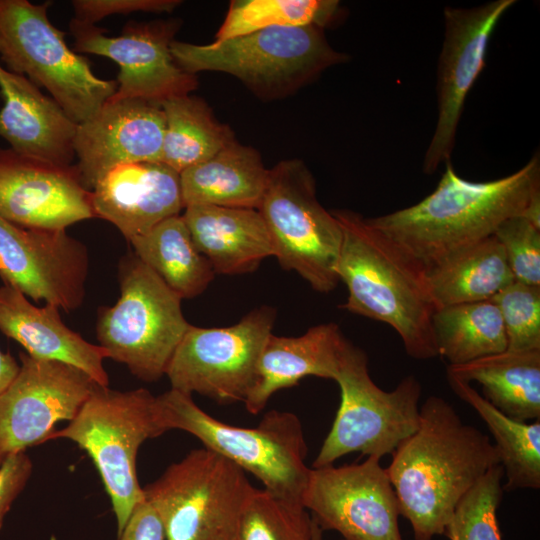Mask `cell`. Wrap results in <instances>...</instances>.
Wrapping results in <instances>:
<instances>
[{
    "label": "cell",
    "mask_w": 540,
    "mask_h": 540,
    "mask_svg": "<svg viewBox=\"0 0 540 540\" xmlns=\"http://www.w3.org/2000/svg\"><path fill=\"white\" fill-rule=\"evenodd\" d=\"M160 104L165 117L160 162L179 174L236 141L231 128L220 123L198 97L173 96Z\"/></svg>",
    "instance_id": "f546056e"
},
{
    "label": "cell",
    "mask_w": 540,
    "mask_h": 540,
    "mask_svg": "<svg viewBox=\"0 0 540 540\" xmlns=\"http://www.w3.org/2000/svg\"><path fill=\"white\" fill-rule=\"evenodd\" d=\"M118 280V301L98 310V345L137 378L155 382L190 326L182 299L133 252L120 260Z\"/></svg>",
    "instance_id": "52a82bcc"
},
{
    "label": "cell",
    "mask_w": 540,
    "mask_h": 540,
    "mask_svg": "<svg viewBox=\"0 0 540 540\" xmlns=\"http://www.w3.org/2000/svg\"><path fill=\"white\" fill-rule=\"evenodd\" d=\"M446 373L467 383H479L482 396L513 420L540 419V350H505L448 365Z\"/></svg>",
    "instance_id": "4316f807"
},
{
    "label": "cell",
    "mask_w": 540,
    "mask_h": 540,
    "mask_svg": "<svg viewBox=\"0 0 540 540\" xmlns=\"http://www.w3.org/2000/svg\"><path fill=\"white\" fill-rule=\"evenodd\" d=\"M32 468L25 451L11 454L0 463V530L14 501L28 483Z\"/></svg>",
    "instance_id": "74e56055"
},
{
    "label": "cell",
    "mask_w": 540,
    "mask_h": 540,
    "mask_svg": "<svg viewBox=\"0 0 540 540\" xmlns=\"http://www.w3.org/2000/svg\"><path fill=\"white\" fill-rule=\"evenodd\" d=\"M455 395L470 405L490 430L506 478L503 491L540 488V420L520 422L491 405L470 383L446 373Z\"/></svg>",
    "instance_id": "f1b7e54d"
},
{
    "label": "cell",
    "mask_w": 540,
    "mask_h": 540,
    "mask_svg": "<svg viewBox=\"0 0 540 540\" xmlns=\"http://www.w3.org/2000/svg\"><path fill=\"white\" fill-rule=\"evenodd\" d=\"M0 136L13 151L60 167L73 166L78 124L23 75L0 63Z\"/></svg>",
    "instance_id": "44dd1931"
},
{
    "label": "cell",
    "mask_w": 540,
    "mask_h": 540,
    "mask_svg": "<svg viewBox=\"0 0 540 540\" xmlns=\"http://www.w3.org/2000/svg\"><path fill=\"white\" fill-rule=\"evenodd\" d=\"M86 246L66 229L18 226L0 216V278L27 298L71 312L85 298Z\"/></svg>",
    "instance_id": "2e32d148"
},
{
    "label": "cell",
    "mask_w": 540,
    "mask_h": 540,
    "mask_svg": "<svg viewBox=\"0 0 540 540\" xmlns=\"http://www.w3.org/2000/svg\"><path fill=\"white\" fill-rule=\"evenodd\" d=\"M490 301L501 314L507 350H540V286L514 280Z\"/></svg>",
    "instance_id": "e575fe53"
},
{
    "label": "cell",
    "mask_w": 540,
    "mask_h": 540,
    "mask_svg": "<svg viewBox=\"0 0 540 540\" xmlns=\"http://www.w3.org/2000/svg\"><path fill=\"white\" fill-rule=\"evenodd\" d=\"M59 308L51 304L33 305L16 288L0 287V331L18 342L33 358L59 361L79 368L100 386H109L104 369L106 351L85 340L61 319Z\"/></svg>",
    "instance_id": "7402d4cb"
},
{
    "label": "cell",
    "mask_w": 540,
    "mask_h": 540,
    "mask_svg": "<svg viewBox=\"0 0 540 540\" xmlns=\"http://www.w3.org/2000/svg\"><path fill=\"white\" fill-rule=\"evenodd\" d=\"M498 464L486 434L464 423L444 398L429 396L418 429L396 447L386 468L414 540L443 535L460 500Z\"/></svg>",
    "instance_id": "7a4b0ae2"
},
{
    "label": "cell",
    "mask_w": 540,
    "mask_h": 540,
    "mask_svg": "<svg viewBox=\"0 0 540 540\" xmlns=\"http://www.w3.org/2000/svg\"><path fill=\"white\" fill-rule=\"evenodd\" d=\"M170 49L187 73L230 74L264 100L293 94L325 69L348 60L315 26L267 28L203 45L174 40Z\"/></svg>",
    "instance_id": "277c9868"
},
{
    "label": "cell",
    "mask_w": 540,
    "mask_h": 540,
    "mask_svg": "<svg viewBox=\"0 0 540 540\" xmlns=\"http://www.w3.org/2000/svg\"><path fill=\"white\" fill-rule=\"evenodd\" d=\"M332 214L343 235L336 272L348 297L341 308L393 328L411 358L438 357L432 323L437 308L424 272L361 214Z\"/></svg>",
    "instance_id": "3957f363"
},
{
    "label": "cell",
    "mask_w": 540,
    "mask_h": 540,
    "mask_svg": "<svg viewBox=\"0 0 540 540\" xmlns=\"http://www.w3.org/2000/svg\"><path fill=\"white\" fill-rule=\"evenodd\" d=\"M433 330L438 356L460 365L507 350L498 307L490 300L437 308Z\"/></svg>",
    "instance_id": "4dcf8cb0"
},
{
    "label": "cell",
    "mask_w": 540,
    "mask_h": 540,
    "mask_svg": "<svg viewBox=\"0 0 540 540\" xmlns=\"http://www.w3.org/2000/svg\"><path fill=\"white\" fill-rule=\"evenodd\" d=\"M268 178L259 152L235 141L180 173L184 208L213 205L258 210Z\"/></svg>",
    "instance_id": "d4e9b609"
},
{
    "label": "cell",
    "mask_w": 540,
    "mask_h": 540,
    "mask_svg": "<svg viewBox=\"0 0 540 540\" xmlns=\"http://www.w3.org/2000/svg\"><path fill=\"white\" fill-rule=\"evenodd\" d=\"M342 540H345V539H342Z\"/></svg>",
    "instance_id": "b9f144b4"
},
{
    "label": "cell",
    "mask_w": 540,
    "mask_h": 540,
    "mask_svg": "<svg viewBox=\"0 0 540 540\" xmlns=\"http://www.w3.org/2000/svg\"><path fill=\"white\" fill-rule=\"evenodd\" d=\"M20 368L0 393V463L43 444L63 420L71 421L97 384L72 365L19 352Z\"/></svg>",
    "instance_id": "5bb4252c"
},
{
    "label": "cell",
    "mask_w": 540,
    "mask_h": 540,
    "mask_svg": "<svg viewBox=\"0 0 540 540\" xmlns=\"http://www.w3.org/2000/svg\"><path fill=\"white\" fill-rule=\"evenodd\" d=\"M164 132L160 103L110 98L77 126L75 167L83 187L91 191L106 172L121 164L160 162Z\"/></svg>",
    "instance_id": "d6986e66"
},
{
    "label": "cell",
    "mask_w": 540,
    "mask_h": 540,
    "mask_svg": "<svg viewBox=\"0 0 540 540\" xmlns=\"http://www.w3.org/2000/svg\"><path fill=\"white\" fill-rule=\"evenodd\" d=\"M133 253L181 299L203 293L215 272L196 247L182 214L129 241Z\"/></svg>",
    "instance_id": "83f0119b"
},
{
    "label": "cell",
    "mask_w": 540,
    "mask_h": 540,
    "mask_svg": "<svg viewBox=\"0 0 540 540\" xmlns=\"http://www.w3.org/2000/svg\"><path fill=\"white\" fill-rule=\"evenodd\" d=\"M117 540H165V532L159 515L144 500L131 514Z\"/></svg>",
    "instance_id": "f35d334b"
},
{
    "label": "cell",
    "mask_w": 540,
    "mask_h": 540,
    "mask_svg": "<svg viewBox=\"0 0 540 540\" xmlns=\"http://www.w3.org/2000/svg\"><path fill=\"white\" fill-rule=\"evenodd\" d=\"M182 214L191 237L215 274L255 271L274 256L266 224L256 209L192 205Z\"/></svg>",
    "instance_id": "cb8c5ba5"
},
{
    "label": "cell",
    "mask_w": 540,
    "mask_h": 540,
    "mask_svg": "<svg viewBox=\"0 0 540 540\" xmlns=\"http://www.w3.org/2000/svg\"><path fill=\"white\" fill-rule=\"evenodd\" d=\"M334 381L340 405L313 468L352 452L381 459L418 429L421 384L414 375L391 391L381 389L370 376L366 353L347 340Z\"/></svg>",
    "instance_id": "8fae6325"
},
{
    "label": "cell",
    "mask_w": 540,
    "mask_h": 540,
    "mask_svg": "<svg viewBox=\"0 0 540 540\" xmlns=\"http://www.w3.org/2000/svg\"><path fill=\"white\" fill-rule=\"evenodd\" d=\"M302 504L322 530L345 540H403L397 496L376 456L310 469Z\"/></svg>",
    "instance_id": "4fadbf2b"
},
{
    "label": "cell",
    "mask_w": 540,
    "mask_h": 540,
    "mask_svg": "<svg viewBox=\"0 0 540 540\" xmlns=\"http://www.w3.org/2000/svg\"><path fill=\"white\" fill-rule=\"evenodd\" d=\"M503 477L500 464L491 468L460 500L443 535L449 540H502L497 509Z\"/></svg>",
    "instance_id": "836d02e7"
},
{
    "label": "cell",
    "mask_w": 540,
    "mask_h": 540,
    "mask_svg": "<svg viewBox=\"0 0 540 540\" xmlns=\"http://www.w3.org/2000/svg\"><path fill=\"white\" fill-rule=\"evenodd\" d=\"M19 368L20 364L10 353L0 350V393L12 382Z\"/></svg>",
    "instance_id": "ab89813d"
},
{
    "label": "cell",
    "mask_w": 540,
    "mask_h": 540,
    "mask_svg": "<svg viewBox=\"0 0 540 540\" xmlns=\"http://www.w3.org/2000/svg\"><path fill=\"white\" fill-rule=\"evenodd\" d=\"M0 216L25 228L66 229L95 218L75 165L60 167L0 147Z\"/></svg>",
    "instance_id": "ac0fdd59"
},
{
    "label": "cell",
    "mask_w": 540,
    "mask_h": 540,
    "mask_svg": "<svg viewBox=\"0 0 540 540\" xmlns=\"http://www.w3.org/2000/svg\"><path fill=\"white\" fill-rule=\"evenodd\" d=\"M258 211L280 266L319 293L333 291L340 282L336 268L342 229L318 201L314 177L303 161L284 160L269 170Z\"/></svg>",
    "instance_id": "30bf717a"
},
{
    "label": "cell",
    "mask_w": 540,
    "mask_h": 540,
    "mask_svg": "<svg viewBox=\"0 0 540 540\" xmlns=\"http://www.w3.org/2000/svg\"><path fill=\"white\" fill-rule=\"evenodd\" d=\"M253 488L245 471L204 447L171 464L143 493L160 517L165 540H237Z\"/></svg>",
    "instance_id": "9c48e42d"
},
{
    "label": "cell",
    "mask_w": 540,
    "mask_h": 540,
    "mask_svg": "<svg viewBox=\"0 0 540 540\" xmlns=\"http://www.w3.org/2000/svg\"><path fill=\"white\" fill-rule=\"evenodd\" d=\"M177 20L128 23L118 36L72 19L74 49L107 57L118 64L117 90L112 99H144L161 103L189 94L198 86L196 75L184 71L174 60L171 43L179 29Z\"/></svg>",
    "instance_id": "9a60e30c"
},
{
    "label": "cell",
    "mask_w": 540,
    "mask_h": 540,
    "mask_svg": "<svg viewBox=\"0 0 540 540\" xmlns=\"http://www.w3.org/2000/svg\"><path fill=\"white\" fill-rule=\"evenodd\" d=\"M322 533H323V530L320 528V526L313 519V529H312L311 540H323Z\"/></svg>",
    "instance_id": "60d3db41"
},
{
    "label": "cell",
    "mask_w": 540,
    "mask_h": 540,
    "mask_svg": "<svg viewBox=\"0 0 540 540\" xmlns=\"http://www.w3.org/2000/svg\"><path fill=\"white\" fill-rule=\"evenodd\" d=\"M90 193L95 217L112 223L128 242L184 209L180 174L161 162L115 166Z\"/></svg>",
    "instance_id": "ffe728a7"
},
{
    "label": "cell",
    "mask_w": 540,
    "mask_h": 540,
    "mask_svg": "<svg viewBox=\"0 0 540 540\" xmlns=\"http://www.w3.org/2000/svg\"><path fill=\"white\" fill-rule=\"evenodd\" d=\"M313 519L302 502L253 488L240 517L237 540H311Z\"/></svg>",
    "instance_id": "d6a6232c"
},
{
    "label": "cell",
    "mask_w": 540,
    "mask_h": 540,
    "mask_svg": "<svg viewBox=\"0 0 540 540\" xmlns=\"http://www.w3.org/2000/svg\"><path fill=\"white\" fill-rule=\"evenodd\" d=\"M76 20L95 24L116 14L135 12H172L182 2L179 0H74L71 2Z\"/></svg>",
    "instance_id": "8d00e7d4"
},
{
    "label": "cell",
    "mask_w": 540,
    "mask_h": 540,
    "mask_svg": "<svg viewBox=\"0 0 540 540\" xmlns=\"http://www.w3.org/2000/svg\"><path fill=\"white\" fill-rule=\"evenodd\" d=\"M540 226V162L492 181L461 178L450 160L435 190L420 202L367 222L423 272L449 254L492 236L508 218Z\"/></svg>",
    "instance_id": "6da1fadb"
},
{
    "label": "cell",
    "mask_w": 540,
    "mask_h": 540,
    "mask_svg": "<svg viewBox=\"0 0 540 540\" xmlns=\"http://www.w3.org/2000/svg\"><path fill=\"white\" fill-rule=\"evenodd\" d=\"M493 235L504 250L514 280L540 286V226L515 216L503 221Z\"/></svg>",
    "instance_id": "d590c367"
},
{
    "label": "cell",
    "mask_w": 540,
    "mask_h": 540,
    "mask_svg": "<svg viewBox=\"0 0 540 540\" xmlns=\"http://www.w3.org/2000/svg\"><path fill=\"white\" fill-rule=\"evenodd\" d=\"M514 3L495 0L468 9L445 8L437 75L438 117L424 155V173L433 174L440 164L450 160L465 100L484 67L491 35Z\"/></svg>",
    "instance_id": "e0dca14e"
},
{
    "label": "cell",
    "mask_w": 540,
    "mask_h": 540,
    "mask_svg": "<svg viewBox=\"0 0 540 540\" xmlns=\"http://www.w3.org/2000/svg\"><path fill=\"white\" fill-rule=\"evenodd\" d=\"M48 3L0 0V58L5 67L45 88L77 124L115 94L117 82L97 77L71 50L47 15Z\"/></svg>",
    "instance_id": "ba28073f"
},
{
    "label": "cell",
    "mask_w": 540,
    "mask_h": 540,
    "mask_svg": "<svg viewBox=\"0 0 540 540\" xmlns=\"http://www.w3.org/2000/svg\"><path fill=\"white\" fill-rule=\"evenodd\" d=\"M165 432L156 396L147 389L119 391L97 385L69 424L49 437L74 442L92 459L111 501L116 539L145 500L136 473L138 450Z\"/></svg>",
    "instance_id": "8992f818"
},
{
    "label": "cell",
    "mask_w": 540,
    "mask_h": 540,
    "mask_svg": "<svg viewBox=\"0 0 540 540\" xmlns=\"http://www.w3.org/2000/svg\"><path fill=\"white\" fill-rule=\"evenodd\" d=\"M276 310L260 306L227 327L190 324L166 370L171 388L219 403L244 402L252 389Z\"/></svg>",
    "instance_id": "7c38bea8"
},
{
    "label": "cell",
    "mask_w": 540,
    "mask_h": 540,
    "mask_svg": "<svg viewBox=\"0 0 540 540\" xmlns=\"http://www.w3.org/2000/svg\"><path fill=\"white\" fill-rule=\"evenodd\" d=\"M346 342L335 323L315 325L298 337L271 334L261 352L254 385L243 402L246 410L258 414L275 392L307 376L335 380Z\"/></svg>",
    "instance_id": "603a6c76"
},
{
    "label": "cell",
    "mask_w": 540,
    "mask_h": 540,
    "mask_svg": "<svg viewBox=\"0 0 540 540\" xmlns=\"http://www.w3.org/2000/svg\"><path fill=\"white\" fill-rule=\"evenodd\" d=\"M424 278L436 308L491 300L514 281L494 235L444 257Z\"/></svg>",
    "instance_id": "484cf974"
},
{
    "label": "cell",
    "mask_w": 540,
    "mask_h": 540,
    "mask_svg": "<svg viewBox=\"0 0 540 540\" xmlns=\"http://www.w3.org/2000/svg\"><path fill=\"white\" fill-rule=\"evenodd\" d=\"M158 418L166 431L192 434L208 448L260 480L264 489L302 502L310 469L299 418L290 412H267L255 428L221 422L204 412L192 395L170 389L156 396Z\"/></svg>",
    "instance_id": "5b68a950"
},
{
    "label": "cell",
    "mask_w": 540,
    "mask_h": 540,
    "mask_svg": "<svg viewBox=\"0 0 540 540\" xmlns=\"http://www.w3.org/2000/svg\"><path fill=\"white\" fill-rule=\"evenodd\" d=\"M343 14L335 0H234L215 41L274 27L331 26Z\"/></svg>",
    "instance_id": "1f68e13d"
}]
</instances>
